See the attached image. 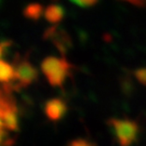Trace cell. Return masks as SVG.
Here are the masks:
<instances>
[{"label": "cell", "instance_id": "2", "mask_svg": "<svg viewBox=\"0 0 146 146\" xmlns=\"http://www.w3.org/2000/svg\"><path fill=\"white\" fill-rule=\"evenodd\" d=\"M72 67V64L64 56H48L40 65L42 74L52 87H63L70 76Z\"/></svg>", "mask_w": 146, "mask_h": 146}, {"label": "cell", "instance_id": "10", "mask_svg": "<svg viewBox=\"0 0 146 146\" xmlns=\"http://www.w3.org/2000/svg\"><path fill=\"white\" fill-rule=\"evenodd\" d=\"M135 78L137 79V81L140 84L146 86V67H142L136 69L135 73H134Z\"/></svg>", "mask_w": 146, "mask_h": 146}, {"label": "cell", "instance_id": "11", "mask_svg": "<svg viewBox=\"0 0 146 146\" xmlns=\"http://www.w3.org/2000/svg\"><path fill=\"white\" fill-rule=\"evenodd\" d=\"M68 146H95L92 142L88 141L86 139H76L69 142Z\"/></svg>", "mask_w": 146, "mask_h": 146}, {"label": "cell", "instance_id": "4", "mask_svg": "<svg viewBox=\"0 0 146 146\" xmlns=\"http://www.w3.org/2000/svg\"><path fill=\"white\" fill-rule=\"evenodd\" d=\"M12 63L15 67V81L9 89L1 88V90H5L8 92L21 90L22 88H25L37 80L38 72L36 67L26 58H15Z\"/></svg>", "mask_w": 146, "mask_h": 146}, {"label": "cell", "instance_id": "7", "mask_svg": "<svg viewBox=\"0 0 146 146\" xmlns=\"http://www.w3.org/2000/svg\"><path fill=\"white\" fill-rule=\"evenodd\" d=\"M65 15V10L62 5H50L44 9V19L49 23L58 24L63 20Z\"/></svg>", "mask_w": 146, "mask_h": 146}, {"label": "cell", "instance_id": "6", "mask_svg": "<svg viewBox=\"0 0 146 146\" xmlns=\"http://www.w3.org/2000/svg\"><path fill=\"white\" fill-rule=\"evenodd\" d=\"M68 110L67 104L63 99L53 98L48 100L44 103L43 111L47 116V118L51 121H60L64 118Z\"/></svg>", "mask_w": 146, "mask_h": 146}, {"label": "cell", "instance_id": "9", "mask_svg": "<svg viewBox=\"0 0 146 146\" xmlns=\"http://www.w3.org/2000/svg\"><path fill=\"white\" fill-rule=\"evenodd\" d=\"M69 1L80 8H90L96 5L99 0H69Z\"/></svg>", "mask_w": 146, "mask_h": 146}, {"label": "cell", "instance_id": "12", "mask_svg": "<svg viewBox=\"0 0 146 146\" xmlns=\"http://www.w3.org/2000/svg\"><path fill=\"white\" fill-rule=\"evenodd\" d=\"M122 1H125L128 3H131L135 7H140V8L146 7V0H122Z\"/></svg>", "mask_w": 146, "mask_h": 146}, {"label": "cell", "instance_id": "3", "mask_svg": "<svg viewBox=\"0 0 146 146\" xmlns=\"http://www.w3.org/2000/svg\"><path fill=\"white\" fill-rule=\"evenodd\" d=\"M107 125L114 140L119 146H132L139 139L140 125L132 119L128 118H110Z\"/></svg>", "mask_w": 146, "mask_h": 146}, {"label": "cell", "instance_id": "8", "mask_svg": "<svg viewBox=\"0 0 146 146\" xmlns=\"http://www.w3.org/2000/svg\"><path fill=\"white\" fill-rule=\"evenodd\" d=\"M44 14V9L40 3H31L24 9V15L28 20L31 21H37L39 20L42 15Z\"/></svg>", "mask_w": 146, "mask_h": 146}, {"label": "cell", "instance_id": "5", "mask_svg": "<svg viewBox=\"0 0 146 146\" xmlns=\"http://www.w3.org/2000/svg\"><path fill=\"white\" fill-rule=\"evenodd\" d=\"M43 39L51 42L63 56L72 48V38L68 35V33L56 25H53L44 31Z\"/></svg>", "mask_w": 146, "mask_h": 146}, {"label": "cell", "instance_id": "1", "mask_svg": "<svg viewBox=\"0 0 146 146\" xmlns=\"http://www.w3.org/2000/svg\"><path fill=\"white\" fill-rule=\"evenodd\" d=\"M0 120H1V145L11 146L14 143V134L19 130L17 105L12 92L1 90L0 100Z\"/></svg>", "mask_w": 146, "mask_h": 146}]
</instances>
